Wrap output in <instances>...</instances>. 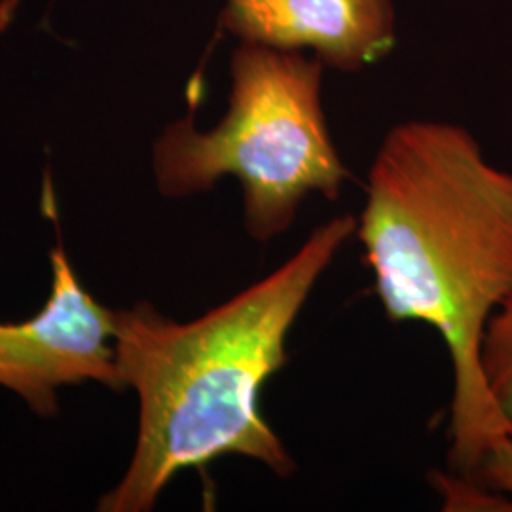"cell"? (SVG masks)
I'll use <instances>...</instances> for the list:
<instances>
[{"label": "cell", "mask_w": 512, "mask_h": 512, "mask_svg": "<svg viewBox=\"0 0 512 512\" xmlns=\"http://www.w3.org/2000/svg\"><path fill=\"white\" fill-rule=\"evenodd\" d=\"M355 236L393 323H423L446 344L454 397L450 465L475 478L505 431L480 372L490 317L512 296V173L456 124L391 129L368 171Z\"/></svg>", "instance_id": "1"}, {"label": "cell", "mask_w": 512, "mask_h": 512, "mask_svg": "<svg viewBox=\"0 0 512 512\" xmlns=\"http://www.w3.org/2000/svg\"><path fill=\"white\" fill-rule=\"evenodd\" d=\"M355 230L349 213L323 222L272 274L192 321L150 302L114 310L118 378L137 393L139 429L126 473L97 511H152L175 476L224 456L293 476V456L264 418L262 391L287 365L296 319Z\"/></svg>", "instance_id": "2"}, {"label": "cell", "mask_w": 512, "mask_h": 512, "mask_svg": "<svg viewBox=\"0 0 512 512\" xmlns=\"http://www.w3.org/2000/svg\"><path fill=\"white\" fill-rule=\"evenodd\" d=\"M230 71L224 118L200 131L192 105L156 139L152 171L160 194L171 200L236 177L245 232L256 243H270L293 228L311 194L336 202L349 171L321 103V59L243 42Z\"/></svg>", "instance_id": "3"}, {"label": "cell", "mask_w": 512, "mask_h": 512, "mask_svg": "<svg viewBox=\"0 0 512 512\" xmlns=\"http://www.w3.org/2000/svg\"><path fill=\"white\" fill-rule=\"evenodd\" d=\"M50 298L35 317L0 323V387L40 418L59 412L57 389L86 382L122 391L114 351V310L80 283L61 238L50 251Z\"/></svg>", "instance_id": "4"}, {"label": "cell", "mask_w": 512, "mask_h": 512, "mask_svg": "<svg viewBox=\"0 0 512 512\" xmlns=\"http://www.w3.org/2000/svg\"><path fill=\"white\" fill-rule=\"evenodd\" d=\"M220 23L243 42L281 52L313 48L323 65L342 71L395 46L391 0H226Z\"/></svg>", "instance_id": "5"}, {"label": "cell", "mask_w": 512, "mask_h": 512, "mask_svg": "<svg viewBox=\"0 0 512 512\" xmlns=\"http://www.w3.org/2000/svg\"><path fill=\"white\" fill-rule=\"evenodd\" d=\"M480 372L499 420L505 431L512 433V296L484 329Z\"/></svg>", "instance_id": "6"}, {"label": "cell", "mask_w": 512, "mask_h": 512, "mask_svg": "<svg viewBox=\"0 0 512 512\" xmlns=\"http://www.w3.org/2000/svg\"><path fill=\"white\" fill-rule=\"evenodd\" d=\"M437 488L448 511H512V497L495 492L475 478L437 475Z\"/></svg>", "instance_id": "7"}, {"label": "cell", "mask_w": 512, "mask_h": 512, "mask_svg": "<svg viewBox=\"0 0 512 512\" xmlns=\"http://www.w3.org/2000/svg\"><path fill=\"white\" fill-rule=\"evenodd\" d=\"M475 480L512 497V433L492 440L476 469Z\"/></svg>", "instance_id": "8"}, {"label": "cell", "mask_w": 512, "mask_h": 512, "mask_svg": "<svg viewBox=\"0 0 512 512\" xmlns=\"http://www.w3.org/2000/svg\"><path fill=\"white\" fill-rule=\"evenodd\" d=\"M19 2L21 0H0V35L12 25V21L16 19Z\"/></svg>", "instance_id": "9"}]
</instances>
